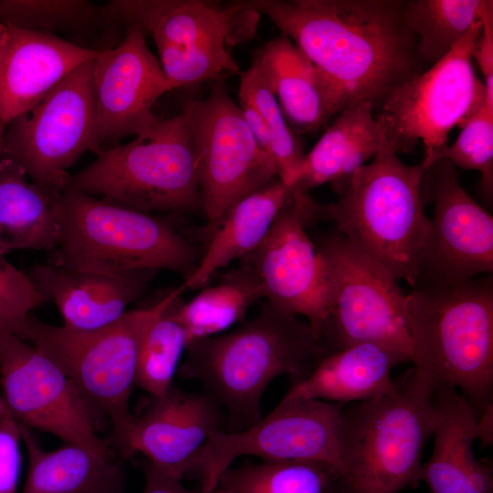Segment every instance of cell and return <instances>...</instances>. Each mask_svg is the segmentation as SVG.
I'll return each instance as SVG.
<instances>
[{"instance_id": "7a4b0ae2", "label": "cell", "mask_w": 493, "mask_h": 493, "mask_svg": "<svg viewBox=\"0 0 493 493\" xmlns=\"http://www.w3.org/2000/svg\"><path fill=\"white\" fill-rule=\"evenodd\" d=\"M179 368L184 379L200 382L227 413V431L244 429L263 417L262 396L269 383L288 375L306 378L327 351L304 318L266 303L237 329L190 341Z\"/></svg>"}, {"instance_id": "44dd1931", "label": "cell", "mask_w": 493, "mask_h": 493, "mask_svg": "<svg viewBox=\"0 0 493 493\" xmlns=\"http://www.w3.org/2000/svg\"><path fill=\"white\" fill-rule=\"evenodd\" d=\"M157 270L108 273L51 262L34 265L26 275L47 300L54 302L64 325L79 330L107 326L141 298Z\"/></svg>"}, {"instance_id": "9c48e42d", "label": "cell", "mask_w": 493, "mask_h": 493, "mask_svg": "<svg viewBox=\"0 0 493 493\" xmlns=\"http://www.w3.org/2000/svg\"><path fill=\"white\" fill-rule=\"evenodd\" d=\"M120 22L135 24L157 48L165 75L186 87L239 67L226 47L255 31L258 13L246 1L221 6L202 0H113Z\"/></svg>"}, {"instance_id": "6da1fadb", "label": "cell", "mask_w": 493, "mask_h": 493, "mask_svg": "<svg viewBox=\"0 0 493 493\" xmlns=\"http://www.w3.org/2000/svg\"><path fill=\"white\" fill-rule=\"evenodd\" d=\"M335 88L343 110L380 107L429 67L405 18L404 0H251Z\"/></svg>"}, {"instance_id": "603a6c76", "label": "cell", "mask_w": 493, "mask_h": 493, "mask_svg": "<svg viewBox=\"0 0 493 493\" xmlns=\"http://www.w3.org/2000/svg\"><path fill=\"white\" fill-rule=\"evenodd\" d=\"M254 58L267 71L294 134L313 131L343 110L331 82L286 35L268 41Z\"/></svg>"}, {"instance_id": "7bdbcfd3", "label": "cell", "mask_w": 493, "mask_h": 493, "mask_svg": "<svg viewBox=\"0 0 493 493\" xmlns=\"http://www.w3.org/2000/svg\"><path fill=\"white\" fill-rule=\"evenodd\" d=\"M6 37V26L0 25V52Z\"/></svg>"}, {"instance_id": "30bf717a", "label": "cell", "mask_w": 493, "mask_h": 493, "mask_svg": "<svg viewBox=\"0 0 493 493\" xmlns=\"http://www.w3.org/2000/svg\"><path fill=\"white\" fill-rule=\"evenodd\" d=\"M481 27L482 21L444 58L398 86L379 107L375 119L391 149L409 153L421 142L425 171L448 146L451 130L462 128L486 104L484 83L472 64Z\"/></svg>"}, {"instance_id": "b9f144b4", "label": "cell", "mask_w": 493, "mask_h": 493, "mask_svg": "<svg viewBox=\"0 0 493 493\" xmlns=\"http://www.w3.org/2000/svg\"><path fill=\"white\" fill-rule=\"evenodd\" d=\"M10 413L6 407L2 393L0 391V421H2L5 417H6Z\"/></svg>"}, {"instance_id": "74e56055", "label": "cell", "mask_w": 493, "mask_h": 493, "mask_svg": "<svg viewBox=\"0 0 493 493\" xmlns=\"http://www.w3.org/2000/svg\"><path fill=\"white\" fill-rule=\"evenodd\" d=\"M473 58L484 76L486 105L493 110V2L483 16L481 31L472 52Z\"/></svg>"}, {"instance_id": "8992f818", "label": "cell", "mask_w": 493, "mask_h": 493, "mask_svg": "<svg viewBox=\"0 0 493 493\" xmlns=\"http://www.w3.org/2000/svg\"><path fill=\"white\" fill-rule=\"evenodd\" d=\"M60 235L51 263L121 273L167 269L187 279L199 259L167 220L69 188L47 194Z\"/></svg>"}, {"instance_id": "7402d4cb", "label": "cell", "mask_w": 493, "mask_h": 493, "mask_svg": "<svg viewBox=\"0 0 493 493\" xmlns=\"http://www.w3.org/2000/svg\"><path fill=\"white\" fill-rule=\"evenodd\" d=\"M433 403L434 448L422 465L420 479L430 493H493L492 467L477 460L472 449L477 437V417L472 406L447 384L435 388Z\"/></svg>"}, {"instance_id": "cb8c5ba5", "label": "cell", "mask_w": 493, "mask_h": 493, "mask_svg": "<svg viewBox=\"0 0 493 493\" xmlns=\"http://www.w3.org/2000/svg\"><path fill=\"white\" fill-rule=\"evenodd\" d=\"M373 107L362 101L345 108L304 159L290 185L309 192L330 184L341 196L353 173L373 158L382 131L372 116Z\"/></svg>"}, {"instance_id": "f35d334b", "label": "cell", "mask_w": 493, "mask_h": 493, "mask_svg": "<svg viewBox=\"0 0 493 493\" xmlns=\"http://www.w3.org/2000/svg\"><path fill=\"white\" fill-rule=\"evenodd\" d=\"M140 467L144 477L142 493H199V490L187 489L182 484V479L146 458Z\"/></svg>"}, {"instance_id": "4dcf8cb0", "label": "cell", "mask_w": 493, "mask_h": 493, "mask_svg": "<svg viewBox=\"0 0 493 493\" xmlns=\"http://www.w3.org/2000/svg\"><path fill=\"white\" fill-rule=\"evenodd\" d=\"M337 473L317 461H247L224 471L213 493H325Z\"/></svg>"}, {"instance_id": "1f68e13d", "label": "cell", "mask_w": 493, "mask_h": 493, "mask_svg": "<svg viewBox=\"0 0 493 493\" xmlns=\"http://www.w3.org/2000/svg\"><path fill=\"white\" fill-rule=\"evenodd\" d=\"M122 25L111 6L86 0H0V25L53 34ZM123 26V25H122Z\"/></svg>"}, {"instance_id": "3957f363", "label": "cell", "mask_w": 493, "mask_h": 493, "mask_svg": "<svg viewBox=\"0 0 493 493\" xmlns=\"http://www.w3.org/2000/svg\"><path fill=\"white\" fill-rule=\"evenodd\" d=\"M415 372L433 389L453 386L477 419L492 404L493 277L419 275L405 296Z\"/></svg>"}, {"instance_id": "52a82bcc", "label": "cell", "mask_w": 493, "mask_h": 493, "mask_svg": "<svg viewBox=\"0 0 493 493\" xmlns=\"http://www.w3.org/2000/svg\"><path fill=\"white\" fill-rule=\"evenodd\" d=\"M184 289L182 284L152 305L127 310L116 321L95 330L54 326L33 314L27 319L25 340L73 382L92 416L100 414L110 420L117 449L134 418L129 404L143 335L152 321Z\"/></svg>"}, {"instance_id": "2e32d148", "label": "cell", "mask_w": 493, "mask_h": 493, "mask_svg": "<svg viewBox=\"0 0 493 493\" xmlns=\"http://www.w3.org/2000/svg\"><path fill=\"white\" fill-rule=\"evenodd\" d=\"M0 383L10 414L22 425L65 444L114 455L96 434L93 416L73 382L26 340L0 331Z\"/></svg>"}, {"instance_id": "9a60e30c", "label": "cell", "mask_w": 493, "mask_h": 493, "mask_svg": "<svg viewBox=\"0 0 493 493\" xmlns=\"http://www.w3.org/2000/svg\"><path fill=\"white\" fill-rule=\"evenodd\" d=\"M317 220L319 204L309 192L293 190L264 240L241 261L257 276L267 303L304 318L319 335L331 299L326 265L305 232Z\"/></svg>"}, {"instance_id": "ee69618b", "label": "cell", "mask_w": 493, "mask_h": 493, "mask_svg": "<svg viewBox=\"0 0 493 493\" xmlns=\"http://www.w3.org/2000/svg\"><path fill=\"white\" fill-rule=\"evenodd\" d=\"M5 130V125H4L2 122H0V162H1V159H2L3 141H4Z\"/></svg>"}, {"instance_id": "ffe728a7", "label": "cell", "mask_w": 493, "mask_h": 493, "mask_svg": "<svg viewBox=\"0 0 493 493\" xmlns=\"http://www.w3.org/2000/svg\"><path fill=\"white\" fill-rule=\"evenodd\" d=\"M100 50L46 32L6 26L0 52V122L29 111Z\"/></svg>"}, {"instance_id": "ac0fdd59", "label": "cell", "mask_w": 493, "mask_h": 493, "mask_svg": "<svg viewBox=\"0 0 493 493\" xmlns=\"http://www.w3.org/2000/svg\"><path fill=\"white\" fill-rule=\"evenodd\" d=\"M434 215L420 275L468 279L493 272V217L464 190L456 167L440 159L425 170Z\"/></svg>"}, {"instance_id": "d590c367", "label": "cell", "mask_w": 493, "mask_h": 493, "mask_svg": "<svg viewBox=\"0 0 493 493\" xmlns=\"http://www.w3.org/2000/svg\"><path fill=\"white\" fill-rule=\"evenodd\" d=\"M47 301L26 273L0 256V331L25 340L28 317Z\"/></svg>"}, {"instance_id": "5b68a950", "label": "cell", "mask_w": 493, "mask_h": 493, "mask_svg": "<svg viewBox=\"0 0 493 493\" xmlns=\"http://www.w3.org/2000/svg\"><path fill=\"white\" fill-rule=\"evenodd\" d=\"M425 172L402 162L382 133L372 162L353 173L337 202L320 205V219L333 221L351 244L411 287L430 227L422 200Z\"/></svg>"}, {"instance_id": "d6a6232c", "label": "cell", "mask_w": 493, "mask_h": 493, "mask_svg": "<svg viewBox=\"0 0 493 493\" xmlns=\"http://www.w3.org/2000/svg\"><path fill=\"white\" fill-rule=\"evenodd\" d=\"M238 99L248 101L265 122L271 138V157L278 178L290 187L305 154L284 118L267 71L255 58L241 73Z\"/></svg>"}, {"instance_id": "e575fe53", "label": "cell", "mask_w": 493, "mask_h": 493, "mask_svg": "<svg viewBox=\"0 0 493 493\" xmlns=\"http://www.w3.org/2000/svg\"><path fill=\"white\" fill-rule=\"evenodd\" d=\"M446 159L457 167L476 170L481 175V189L488 200L493 194V110L484 104L461 128L456 142L438 160ZM437 160V161H438Z\"/></svg>"}, {"instance_id": "484cf974", "label": "cell", "mask_w": 493, "mask_h": 493, "mask_svg": "<svg viewBox=\"0 0 493 493\" xmlns=\"http://www.w3.org/2000/svg\"><path fill=\"white\" fill-rule=\"evenodd\" d=\"M292 192V188L276 178L233 205L213 230L195 270L184 281L185 288L205 287L218 269L255 250L290 200Z\"/></svg>"}, {"instance_id": "4fadbf2b", "label": "cell", "mask_w": 493, "mask_h": 493, "mask_svg": "<svg viewBox=\"0 0 493 493\" xmlns=\"http://www.w3.org/2000/svg\"><path fill=\"white\" fill-rule=\"evenodd\" d=\"M199 164L202 212L213 231L228 209L278 178L271 156L257 142L223 78L209 95L183 102Z\"/></svg>"}, {"instance_id": "ba28073f", "label": "cell", "mask_w": 493, "mask_h": 493, "mask_svg": "<svg viewBox=\"0 0 493 493\" xmlns=\"http://www.w3.org/2000/svg\"><path fill=\"white\" fill-rule=\"evenodd\" d=\"M95 154L66 188L145 214L202 210L198 159L184 112Z\"/></svg>"}, {"instance_id": "4316f807", "label": "cell", "mask_w": 493, "mask_h": 493, "mask_svg": "<svg viewBox=\"0 0 493 493\" xmlns=\"http://www.w3.org/2000/svg\"><path fill=\"white\" fill-rule=\"evenodd\" d=\"M28 454V472L21 493H126L122 462L114 455L65 444L47 451L31 429L20 424Z\"/></svg>"}, {"instance_id": "836d02e7", "label": "cell", "mask_w": 493, "mask_h": 493, "mask_svg": "<svg viewBox=\"0 0 493 493\" xmlns=\"http://www.w3.org/2000/svg\"><path fill=\"white\" fill-rule=\"evenodd\" d=\"M173 300L147 328L140 348L135 385L152 397L163 395L171 387L188 336L178 321Z\"/></svg>"}, {"instance_id": "277c9868", "label": "cell", "mask_w": 493, "mask_h": 493, "mask_svg": "<svg viewBox=\"0 0 493 493\" xmlns=\"http://www.w3.org/2000/svg\"><path fill=\"white\" fill-rule=\"evenodd\" d=\"M434 390L408 369L393 391L341 412V471L325 493H399L421 480V456L433 436Z\"/></svg>"}, {"instance_id": "8d00e7d4", "label": "cell", "mask_w": 493, "mask_h": 493, "mask_svg": "<svg viewBox=\"0 0 493 493\" xmlns=\"http://www.w3.org/2000/svg\"><path fill=\"white\" fill-rule=\"evenodd\" d=\"M20 441V424L9 414L0 421V493H18Z\"/></svg>"}, {"instance_id": "e0dca14e", "label": "cell", "mask_w": 493, "mask_h": 493, "mask_svg": "<svg viewBox=\"0 0 493 493\" xmlns=\"http://www.w3.org/2000/svg\"><path fill=\"white\" fill-rule=\"evenodd\" d=\"M124 28L118 46L100 50L93 60L98 150L149 132L159 121L152 111L154 103L177 89L149 49L143 30L131 23Z\"/></svg>"}, {"instance_id": "d4e9b609", "label": "cell", "mask_w": 493, "mask_h": 493, "mask_svg": "<svg viewBox=\"0 0 493 493\" xmlns=\"http://www.w3.org/2000/svg\"><path fill=\"white\" fill-rule=\"evenodd\" d=\"M407 362L398 353L374 343H359L322 358L285 397L346 404L362 402L393 390V366Z\"/></svg>"}, {"instance_id": "8fae6325", "label": "cell", "mask_w": 493, "mask_h": 493, "mask_svg": "<svg viewBox=\"0 0 493 493\" xmlns=\"http://www.w3.org/2000/svg\"><path fill=\"white\" fill-rule=\"evenodd\" d=\"M316 248L330 284V311L319 333L328 355L368 342L411 362L406 294L398 280L339 232L322 238Z\"/></svg>"}, {"instance_id": "f1b7e54d", "label": "cell", "mask_w": 493, "mask_h": 493, "mask_svg": "<svg viewBox=\"0 0 493 493\" xmlns=\"http://www.w3.org/2000/svg\"><path fill=\"white\" fill-rule=\"evenodd\" d=\"M264 290L257 276L246 265L232 270L215 286L203 288L193 299L175 307V315L184 327L189 342L221 334L242 321L248 309Z\"/></svg>"}, {"instance_id": "d6986e66", "label": "cell", "mask_w": 493, "mask_h": 493, "mask_svg": "<svg viewBox=\"0 0 493 493\" xmlns=\"http://www.w3.org/2000/svg\"><path fill=\"white\" fill-rule=\"evenodd\" d=\"M151 401L142 414L134 415L118 452L121 459L141 453L180 478L186 461L213 433L223 430L222 407L207 393H188L173 384Z\"/></svg>"}, {"instance_id": "ab89813d", "label": "cell", "mask_w": 493, "mask_h": 493, "mask_svg": "<svg viewBox=\"0 0 493 493\" xmlns=\"http://www.w3.org/2000/svg\"><path fill=\"white\" fill-rule=\"evenodd\" d=\"M238 100V107L254 138L258 145L271 156V138L265 122L248 101L243 99Z\"/></svg>"}, {"instance_id": "f546056e", "label": "cell", "mask_w": 493, "mask_h": 493, "mask_svg": "<svg viewBox=\"0 0 493 493\" xmlns=\"http://www.w3.org/2000/svg\"><path fill=\"white\" fill-rule=\"evenodd\" d=\"M489 0H409L405 18L418 39V54L429 68L444 58L477 23Z\"/></svg>"}, {"instance_id": "83f0119b", "label": "cell", "mask_w": 493, "mask_h": 493, "mask_svg": "<svg viewBox=\"0 0 493 493\" xmlns=\"http://www.w3.org/2000/svg\"><path fill=\"white\" fill-rule=\"evenodd\" d=\"M60 235L47 194L7 158L0 162V256L16 250L53 251Z\"/></svg>"}, {"instance_id": "5bb4252c", "label": "cell", "mask_w": 493, "mask_h": 493, "mask_svg": "<svg viewBox=\"0 0 493 493\" xmlns=\"http://www.w3.org/2000/svg\"><path fill=\"white\" fill-rule=\"evenodd\" d=\"M93 60L5 126L2 158L20 165L47 194L64 190L68 169L88 151H98Z\"/></svg>"}, {"instance_id": "60d3db41", "label": "cell", "mask_w": 493, "mask_h": 493, "mask_svg": "<svg viewBox=\"0 0 493 493\" xmlns=\"http://www.w3.org/2000/svg\"><path fill=\"white\" fill-rule=\"evenodd\" d=\"M492 404L477 419V437L487 444L492 443Z\"/></svg>"}, {"instance_id": "7c38bea8", "label": "cell", "mask_w": 493, "mask_h": 493, "mask_svg": "<svg viewBox=\"0 0 493 493\" xmlns=\"http://www.w3.org/2000/svg\"><path fill=\"white\" fill-rule=\"evenodd\" d=\"M343 408L344 404L284 396L270 414L249 426L213 433L183 466L180 478H195L199 493H213L221 474L243 456L266 462H323L340 472Z\"/></svg>"}]
</instances>
